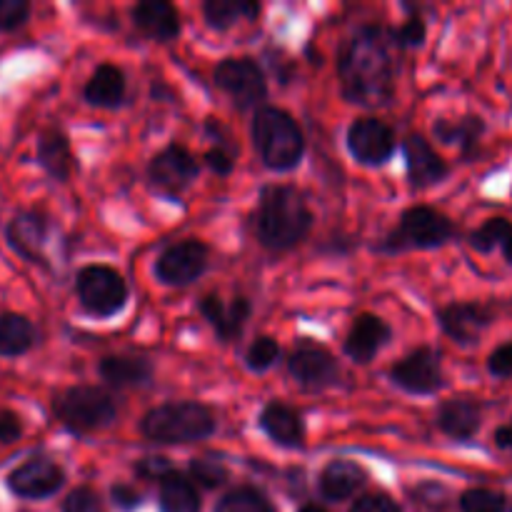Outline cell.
<instances>
[{
  "mask_svg": "<svg viewBox=\"0 0 512 512\" xmlns=\"http://www.w3.org/2000/svg\"><path fill=\"white\" fill-rule=\"evenodd\" d=\"M390 43L395 40H390L378 25H365L348 40L338 60V78L350 103H388L395 78Z\"/></svg>",
  "mask_w": 512,
  "mask_h": 512,
  "instance_id": "1",
  "label": "cell"
},
{
  "mask_svg": "<svg viewBox=\"0 0 512 512\" xmlns=\"http://www.w3.org/2000/svg\"><path fill=\"white\" fill-rule=\"evenodd\" d=\"M255 235L270 250H290L308 238L313 228V210L303 193L290 185H270L260 195L253 220Z\"/></svg>",
  "mask_w": 512,
  "mask_h": 512,
  "instance_id": "2",
  "label": "cell"
},
{
  "mask_svg": "<svg viewBox=\"0 0 512 512\" xmlns=\"http://www.w3.org/2000/svg\"><path fill=\"white\" fill-rule=\"evenodd\" d=\"M253 143L260 160L273 170H293L305 153L298 120L285 110L265 105L253 118Z\"/></svg>",
  "mask_w": 512,
  "mask_h": 512,
  "instance_id": "3",
  "label": "cell"
},
{
  "mask_svg": "<svg viewBox=\"0 0 512 512\" xmlns=\"http://www.w3.org/2000/svg\"><path fill=\"white\" fill-rule=\"evenodd\" d=\"M140 433L153 443L185 445L198 443L215 433V415L205 405L183 400V403H165L150 410L140 423Z\"/></svg>",
  "mask_w": 512,
  "mask_h": 512,
  "instance_id": "4",
  "label": "cell"
},
{
  "mask_svg": "<svg viewBox=\"0 0 512 512\" xmlns=\"http://www.w3.org/2000/svg\"><path fill=\"white\" fill-rule=\"evenodd\" d=\"M53 410L60 423L73 433H93V430L108 428L118 413L113 398L95 385H75V388L63 390L55 398Z\"/></svg>",
  "mask_w": 512,
  "mask_h": 512,
  "instance_id": "5",
  "label": "cell"
},
{
  "mask_svg": "<svg viewBox=\"0 0 512 512\" xmlns=\"http://www.w3.org/2000/svg\"><path fill=\"white\" fill-rule=\"evenodd\" d=\"M455 238V225L448 215L438 213L428 205H415L405 210L400 225L385 238L383 250L403 253V250H430L450 243Z\"/></svg>",
  "mask_w": 512,
  "mask_h": 512,
  "instance_id": "6",
  "label": "cell"
},
{
  "mask_svg": "<svg viewBox=\"0 0 512 512\" xmlns=\"http://www.w3.org/2000/svg\"><path fill=\"white\" fill-rule=\"evenodd\" d=\"M75 293L90 315L110 318L125 308L128 285L120 278V273H115L108 265H88L75 278Z\"/></svg>",
  "mask_w": 512,
  "mask_h": 512,
  "instance_id": "7",
  "label": "cell"
},
{
  "mask_svg": "<svg viewBox=\"0 0 512 512\" xmlns=\"http://www.w3.org/2000/svg\"><path fill=\"white\" fill-rule=\"evenodd\" d=\"M215 85L233 98L238 108H255L268 95V83L253 58H225L215 68Z\"/></svg>",
  "mask_w": 512,
  "mask_h": 512,
  "instance_id": "8",
  "label": "cell"
},
{
  "mask_svg": "<svg viewBox=\"0 0 512 512\" xmlns=\"http://www.w3.org/2000/svg\"><path fill=\"white\" fill-rule=\"evenodd\" d=\"M288 370L295 383L305 390H325L338 383V360L323 345L300 340L288 358Z\"/></svg>",
  "mask_w": 512,
  "mask_h": 512,
  "instance_id": "9",
  "label": "cell"
},
{
  "mask_svg": "<svg viewBox=\"0 0 512 512\" xmlns=\"http://www.w3.org/2000/svg\"><path fill=\"white\" fill-rule=\"evenodd\" d=\"M210 260L208 245L200 240H183L160 253L158 263H155V275L160 283L165 285H190L205 273Z\"/></svg>",
  "mask_w": 512,
  "mask_h": 512,
  "instance_id": "10",
  "label": "cell"
},
{
  "mask_svg": "<svg viewBox=\"0 0 512 512\" xmlns=\"http://www.w3.org/2000/svg\"><path fill=\"white\" fill-rule=\"evenodd\" d=\"M390 380L410 395H433L443 388V368L440 355L433 348H418L405 355L390 370Z\"/></svg>",
  "mask_w": 512,
  "mask_h": 512,
  "instance_id": "11",
  "label": "cell"
},
{
  "mask_svg": "<svg viewBox=\"0 0 512 512\" xmlns=\"http://www.w3.org/2000/svg\"><path fill=\"white\" fill-rule=\"evenodd\" d=\"M10 493L25 500H43L58 493L65 483V473L58 463L48 458H33L28 463L18 465L8 475Z\"/></svg>",
  "mask_w": 512,
  "mask_h": 512,
  "instance_id": "12",
  "label": "cell"
},
{
  "mask_svg": "<svg viewBox=\"0 0 512 512\" xmlns=\"http://www.w3.org/2000/svg\"><path fill=\"white\" fill-rule=\"evenodd\" d=\"M198 160L183 145H168L150 160V183L168 195H178L198 178Z\"/></svg>",
  "mask_w": 512,
  "mask_h": 512,
  "instance_id": "13",
  "label": "cell"
},
{
  "mask_svg": "<svg viewBox=\"0 0 512 512\" xmlns=\"http://www.w3.org/2000/svg\"><path fill=\"white\" fill-rule=\"evenodd\" d=\"M348 148L365 165H383L395 150V133L378 118H358L348 130Z\"/></svg>",
  "mask_w": 512,
  "mask_h": 512,
  "instance_id": "14",
  "label": "cell"
},
{
  "mask_svg": "<svg viewBox=\"0 0 512 512\" xmlns=\"http://www.w3.org/2000/svg\"><path fill=\"white\" fill-rule=\"evenodd\" d=\"M10 248L28 263L45 265V243H48V218L38 210H23L5 228Z\"/></svg>",
  "mask_w": 512,
  "mask_h": 512,
  "instance_id": "15",
  "label": "cell"
},
{
  "mask_svg": "<svg viewBox=\"0 0 512 512\" xmlns=\"http://www.w3.org/2000/svg\"><path fill=\"white\" fill-rule=\"evenodd\" d=\"M438 323L455 343L470 345L493 323V310L483 303H453L438 310Z\"/></svg>",
  "mask_w": 512,
  "mask_h": 512,
  "instance_id": "16",
  "label": "cell"
},
{
  "mask_svg": "<svg viewBox=\"0 0 512 512\" xmlns=\"http://www.w3.org/2000/svg\"><path fill=\"white\" fill-rule=\"evenodd\" d=\"M403 153L405 165H408L410 183H413L415 188H430V185L448 178V163L440 158L438 150H435L423 135H408L403 143Z\"/></svg>",
  "mask_w": 512,
  "mask_h": 512,
  "instance_id": "17",
  "label": "cell"
},
{
  "mask_svg": "<svg viewBox=\"0 0 512 512\" xmlns=\"http://www.w3.org/2000/svg\"><path fill=\"white\" fill-rule=\"evenodd\" d=\"M390 325L383 318L373 313H363L355 318L353 328H350L348 338H345V353L355 360V363H370L385 345L390 343Z\"/></svg>",
  "mask_w": 512,
  "mask_h": 512,
  "instance_id": "18",
  "label": "cell"
},
{
  "mask_svg": "<svg viewBox=\"0 0 512 512\" xmlns=\"http://www.w3.org/2000/svg\"><path fill=\"white\" fill-rule=\"evenodd\" d=\"M200 313H203V318L213 325L215 335H218L223 343H230V340L240 338L250 313H253V305L245 298H235L233 303L225 305L220 295L210 293L200 300Z\"/></svg>",
  "mask_w": 512,
  "mask_h": 512,
  "instance_id": "19",
  "label": "cell"
},
{
  "mask_svg": "<svg viewBox=\"0 0 512 512\" xmlns=\"http://www.w3.org/2000/svg\"><path fill=\"white\" fill-rule=\"evenodd\" d=\"M480 405L473 398H450L440 405L435 425L453 440H470L480 430Z\"/></svg>",
  "mask_w": 512,
  "mask_h": 512,
  "instance_id": "20",
  "label": "cell"
},
{
  "mask_svg": "<svg viewBox=\"0 0 512 512\" xmlns=\"http://www.w3.org/2000/svg\"><path fill=\"white\" fill-rule=\"evenodd\" d=\"M133 23L138 30H143L148 38L160 40H173L180 33V15L173 3L168 0H145L133 8Z\"/></svg>",
  "mask_w": 512,
  "mask_h": 512,
  "instance_id": "21",
  "label": "cell"
},
{
  "mask_svg": "<svg viewBox=\"0 0 512 512\" xmlns=\"http://www.w3.org/2000/svg\"><path fill=\"white\" fill-rule=\"evenodd\" d=\"M260 428L283 448H300L305 440V425L298 410L283 403H270L260 413Z\"/></svg>",
  "mask_w": 512,
  "mask_h": 512,
  "instance_id": "22",
  "label": "cell"
},
{
  "mask_svg": "<svg viewBox=\"0 0 512 512\" xmlns=\"http://www.w3.org/2000/svg\"><path fill=\"white\" fill-rule=\"evenodd\" d=\"M100 378L113 388H138L153 378V363L140 355H108L98 365Z\"/></svg>",
  "mask_w": 512,
  "mask_h": 512,
  "instance_id": "23",
  "label": "cell"
},
{
  "mask_svg": "<svg viewBox=\"0 0 512 512\" xmlns=\"http://www.w3.org/2000/svg\"><path fill=\"white\" fill-rule=\"evenodd\" d=\"M365 480H368V475L358 463H353V460H333L320 475V493H323V498L338 503V500L358 493Z\"/></svg>",
  "mask_w": 512,
  "mask_h": 512,
  "instance_id": "24",
  "label": "cell"
},
{
  "mask_svg": "<svg viewBox=\"0 0 512 512\" xmlns=\"http://www.w3.org/2000/svg\"><path fill=\"white\" fill-rule=\"evenodd\" d=\"M38 163L45 173L58 183H65L73 173V153L65 133L60 130H45L38 140Z\"/></svg>",
  "mask_w": 512,
  "mask_h": 512,
  "instance_id": "25",
  "label": "cell"
},
{
  "mask_svg": "<svg viewBox=\"0 0 512 512\" xmlns=\"http://www.w3.org/2000/svg\"><path fill=\"white\" fill-rule=\"evenodd\" d=\"M85 100L98 108H118L125 98V75L115 65L105 63L90 75L88 85L83 90Z\"/></svg>",
  "mask_w": 512,
  "mask_h": 512,
  "instance_id": "26",
  "label": "cell"
},
{
  "mask_svg": "<svg viewBox=\"0 0 512 512\" xmlns=\"http://www.w3.org/2000/svg\"><path fill=\"white\" fill-rule=\"evenodd\" d=\"M433 130L440 143L458 145L465 158H470L478 150L480 138L485 133V123L478 115H465L460 120H438Z\"/></svg>",
  "mask_w": 512,
  "mask_h": 512,
  "instance_id": "27",
  "label": "cell"
},
{
  "mask_svg": "<svg viewBox=\"0 0 512 512\" xmlns=\"http://www.w3.org/2000/svg\"><path fill=\"white\" fill-rule=\"evenodd\" d=\"M35 345V328L25 315H0V358H18Z\"/></svg>",
  "mask_w": 512,
  "mask_h": 512,
  "instance_id": "28",
  "label": "cell"
},
{
  "mask_svg": "<svg viewBox=\"0 0 512 512\" xmlns=\"http://www.w3.org/2000/svg\"><path fill=\"white\" fill-rule=\"evenodd\" d=\"M160 510L163 512H200V495L185 475L170 473L160 480Z\"/></svg>",
  "mask_w": 512,
  "mask_h": 512,
  "instance_id": "29",
  "label": "cell"
},
{
  "mask_svg": "<svg viewBox=\"0 0 512 512\" xmlns=\"http://www.w3.org/2000/svg\"><path fill=\"white\" fill-rule=\"evenodd\" d=\"M203 13L210 28L228 30L240 18H258L260 5L250 3V0H208L203 5Z\"/></svg>",
  "mask_w": 512,
  "mask_h": 512,
  "instance_id": "30",
  "label": "cell"
},
{
  "mask_svg": "<svg viewBox=\"0 0 512 512\" xmlns=\"http://www.w3.org/2000/svg\"><path fill=\"white\" fill-rule=\"evenodd\" d=\"M470 245L480 253H493L500 248L503 258L512 265V223L505 218H490L483 228L470 235Z\"/></svg>",
  "mask_w": 512,
  "mask_h": 512,
  "instance_id": "31",
  "label": "cell"
},
{
  "mask_svg": "<svg viewBox=\"0 0 512 512\" xmlns=\"http://www.w3.org/2000/svg\"><path fill=\"white\" fill-rule=\"evenodd\" d=\"M215 512H275L270 500L255 488H238L223 495Z\"/></svg>",
  "mask_w": 512,
  "mask_h": 512,
  "instance_id": "32",
  "label": "cell"
},
{
  "mask_svg": "<svg viewBox=\"0 0 512 512\" xmlns=\"http://www.w3.org/2000/svg\"><path fill=\"white\" fill-rule=\"evenodd\" d=\"M190 475L203 488H218V485H223L228 480V468L215 455H200V458H195L190 463Z\"/></svg>",
  "mask_w": 512,
  "mask_h": 512,
  "instance_id": "33",
  "label": "cell"
},
{
  "mask_svg": "<svg viewBox=\"0 0 512 512\" xmlns=\"http://www.w3.org/2000/svg\"><path fill=\"white\" fill-rule=\"evenodd\" d=\"M460 508H463V512H503L505 495L488 488H473L468 493H463Z\"/></svg>",
  "mask_w": 512,
  "mask_h": 512,
  "instance_id": "34",
  "label": "cell"
},
{
  "mask_svg": "<svg viewBox=\"0 0 512 512\" xmlns=\"http://www.w3.org/2000/svg\"><path fill=\"white\" fill-rule=\"evenodd\" d=\"M278 358H280V345L275 343L273 338H268V335L255 340V343L248 348V355H245L248 368L255 370V373H263V370L273 368V365L278 363Z\"/></svg>",
  "mask_w": 512,
  "mask_h": 512,
  "instance_id": "35",
  "label": "cell"
},
{
  "mask_svg": "<svg viewBox=\"0 0 512 512\" xmlns=\"http://www.w3.org/2000/svg\"><path fill=\"white\" fill-rule=\"evenodd\" d=\"M63 512H105L103 500L95 490L90 488H78L65 498Z\"/></svg>",
  "mask_w": 512,
  "mask_h": 512,
  "instance_id": "36",
  "label": "cell"
},
{
  "mask_svg": "<svg viewBox=\"0 0 512 512\" xmlns=\"http://www.w3.org/2000/svg\"><path fill=\"white\" fill-rule=\"evenodd\" d=\"M30 15V5L25 0H0V30H15Z\"/></svg>",
  "mask_w": 512,
  "mask_h": 512,
  "instance_id": "37",
  "label": "cell"
},
{
  "mask_svg": "<svg viewBox=\"0 0 512 512\" xmlns=\"http://www.w3.org/2000/svg\"><path fill=\"white\" fill-rule=\"evenodd\" d=\"M425 33H428V28H425V20L420 18V15H413V18H408L398 30H395L393 38H395V43L415 48V45H423Z\"/></svg>",
  "mask_w": 512,
  "mask_h": 512,
  "instance_id": "38",
  "label": "cell"
},
{
  "mask_svg": "<svg viewBox=\"0 0 512 512\" xmlns=\"http://www.w3.org/2000/svg\"><path fill=\"white\" fill-rule=\"evenodd\" d=\"M135 473H138L140 478L163 480L165 475L173 473V465L168 463V458H143L135 463Z\"/></svg>",
  "mask_w": 512,
  "mask_h": 512,
  "instance_id": "39",
  "label": "cell"
},
{
  "mask_svg": "<svg viewBox=\"0 0 512 512\" xmlns=\"http://www.w3.org/2000/svg\"><path fill=\"white\" fill-rule=\"evenodd\" d=\"M488 370L495 378H512V343L500 345L488 360Z\"/></svg>",
  "mask_w": 512,
  "mask_h": 512,
  "instance_id": "40",
  "label": "cell"
},
{
  "mask_svg": "<svg viewBox=\"0 0 512 512\" xmlns=\"http://www.w3.org/2000/svg\"><path fill=\"white\" fill-rule=\"evenodd\" d=\"M23 435V423L13 410H0V445H10Z\"/></svg>",
  "mask_w": 512,
  "mask_h": 512,
  "instance_id": "41",
  "label": "cell"
},
{
  "mask_svg": "<svg viewBox=\"0 0 512 512\" xmlns=\"http://www.w3.org/2000/svg\"><path fill=\"white\" fill-rule=\"evenodd\" d=\"M350 512H400V508L388 498V495L375 493V495H365V498H360Z\"/></svg>",
  "mask_w": 512,
  "mask_h": 512,
  "instance_id": "42",
  "label": "cell"
},
{
  "mask_svg": "<svg viewBox=\"0 0 512 512\" xmlns=\"http://www.w3.org/2000/svg\"><path fill=\"white\" fill-rule=\"evenodd\" d=\"M205 163H208V168L218 175H230L235 168L233 153H228V150L220 148V145L218 148H210L208 153H205Z\"/></svg>",
  "mask_w": 512,
  "mask_h": 512,
  "instance_id": "43",
  "label": "cell"
},
{
  "mask_svg": "<svg viewBox=\"0 0 512 512\" xmlns=\"http://www.w3.org/2000/svg\"><path fill=\"white\" fill-rule=\"evenodd\" d=\"M113 500H115V505H118V508H123V510H133V508H138L140 503H143V498H140L138 490L128 488V485H115Z\"/></svg>",
  "mask_w": 512,
  "mask_h": 512,
  "instance_id": "44",
  "label": "cell"
},
{
  "mask_svg": "<svg viewBox=\"0 0 512 512\" xmlns=\"http://www.w3.org/2000/svg\"><path fill=\"white\" fill-rule=\"evenodd\" d=\"M495 445L500 450H512V425H503L495 430Z\"/></svg>",
  "mask_w": 512,
  "mask_h": 512,
  "instance_id": "45",
  "label": "cell"
},
{
  "mask_svg": "<svg viewBox=\"0 0 512 512\" xmlns=\"http://www.w3.org/2000/svg\"><path fill=\"white\" fill-rule=\"evenodd\" d=\"M300 512H325V510L323 508H315V505H305V508L300 510Z\"/></svg>",
  "mask_w": 512,
  "mask_h": 512,
  "instance_id": "46",
  "label": "cell"
}]
</instances>
